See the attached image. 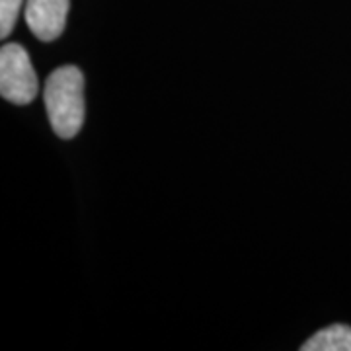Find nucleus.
<instances>
[{
  "label": "nucleus",
  "instance_id": "nucleus-3",
  "mask_svg": "<svg viewBox=\"0 0 351 351\" xmlns=\"http://www.w3.org/2000/svg\"><path fill=\"white\" fill-rule=\"evenodd\" d=\"M71 0H27L25 24L39 41H55L63 34Z\"/></svg>",
  "mask_w": 351,
  "mask_h": 351
},
{
  "label": "nucleus",
  "instance_id": "nucleus-1",
  "mask_svg": "<svg viewBox=\"0 0 351 351\" xmlns=\"http://www.w3.org/2000/svg\"><path fill=\"white\" fill-rule=\"evenodd\" d=\"M43 101L55 135L73 138L84 123V75L75 64L55 69L45 80Z\"/></svg>",
  "mask_w": 351,
  "mask_h": 351
},
{
  "label": "nucleus",
  "instance_id": "nucleus-5",
  "mask_svg": "<svg viewBox=\"0 0 351 351\" xmlns=\"http://www.w3.org/2000/svg\"><path fill=\"white\" fill-rule=\"evenodd\" d=\"M22 4L24 0H0V38L2 39L12 34Z\"/></svg>",
  "mask_w": 351,
  "mask_h": 351
},
{
  "label": "nucleus",
  "instance_id": "nucleus-2",
  "mask_svg": "<svg viewBox=\"0 0 351 351\" xmlns=\"http://www.w3.org/2000/svg\"><path fill=\"white\" fill-rule=\"evenodd\" d=\"M38 75L27 51L18 43L0 49V94L16 106H27L38 96Z\"/></svg>",
  "mask_w": 351,
  "mask_h": 351
},
{
  "label": "nucleus",
  "instance_id": "nucleus-4",
  "mask_svg": "<svg viewBox=\"0 0 351 351\" xmlns=\"http://www.w3.org/2000/svg\"><path fill=\"white\" fill-rule=\"evenodd\" d=\"M302 351H351V328L336 326L324 328L316 332L313 338L302 343Z\"/></svg>",
  "mask_w": 351,
  "mask_h": 351
}]
</instances>
